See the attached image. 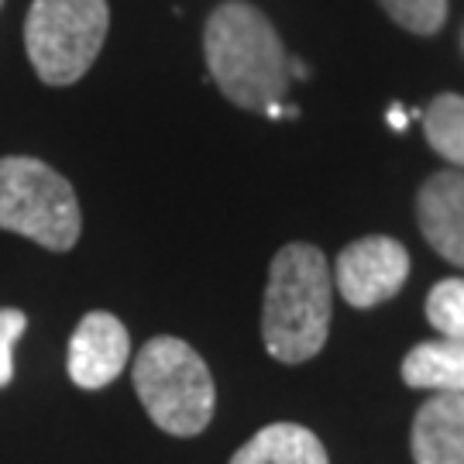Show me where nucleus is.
I'll list each match as a JSON object with an SVG mask.
<instances>
[{"label": "nucleus", "instance_id": "nucleus-7", "mask_svg": "<svg viewBox=\"0 0 464 464\" xmlns=\"http://www.w3.org/2000/svg\"><path fill=\"white\" fill-rule=\"evenodd\" d=\"M128 358H131L128 327L107 310L86 314L69 337V379L86 392L111 385L128 368Z\"/></svg>", "mask_w": 464, "mask_h": 464}, {"label": "nucleus", "instance_id": "nucleus-16", "mask_svg": "<svg viewBox=\"0 0 464 464\" xmlns=\"http://www.w3.org/2000/svg\"><path fill=\"white\" fill-rule=\"evenodd\" d=\"M385 121H389V128H392V131H406L410 114H406V107H402V103H392V107H389V114H385Z\"/></svg>", "mask_w": 464, "mask_h": 464}, {"label": "nucleus", "instance_id": "nucleus-4", "mask_svg": "<svg viewBox=\"0 0 464 464\" xmlns=\"http://www.w3.org/2000/svg\"><path fill=\"white\" fill-rule=\"evenodd\" d=\"M0 231L21 234L49 251H69L83 231L76 189L38 159H0Z\"/></svg>", "mask_w": 464, "mask_h": 464}, {"label": "nucleus", "instance_id": "nucleus-14", "mask_svg": "<svg viewBox=\"0 0 464 464\" xmlns=\"http://www.w3.org/2000/svg\"><path fill=\"white\" fill-rule=\"evenodd\" d=\"M399 28L413 34H437L448 21V0H379Z\"/></svg>", "mask_w": 464, "mask_h": 464}, {"label": "nucleus", "instance_id": "nucleus-8", "mask_svg": "<svg viewBox=\"0 0 464 464\" xmlns=\"http://www.w3.org/2000/svg\"><path fill=\"white\" fill-rule=\"evenodd\" d=\"M416 220L440 258L464 268V172H437L416 193Z\"/></svg>", "mask_w": 464, "mask_h": 464}, {"label": "nucleus", "instance_id": "nucleus-11", "mask_svg": "<svg viewBox=\"0 0 464 464\" xmlns=\"http://www.w3.org/2000/svg\"><path fill=\"white\" fill-rule=\"evenodd\" d=\"M402 382L433 392H464V341H423L402 358Z\"/></svg>", "mask_w": 464, "mask_h": 464}, {"label": "nucleus", "instance_id": "nucleus-10", "mask_svg": "<svg viewBox=\"0 0 464 464\" xmlns=\"http://www.w3.org/2000/svg\"><path fill=\"white\" fill-rule=\"evenodd\" d=\"M231 464H331L320 437L299 423H272L258 430L245 448H237Z\"/></svg>", "mask_w": 464, "mask_h": 464}, {"label": "nucleus", "instance_id": "nucleus-18", "mask_svg": "<svg viewBox=\"0 0 464 464\" xmlns=\"http://www.w3.org/2000/svg\"><path fill=\"white\" fill-rule=\"evenodd\" d=\"M0 7H4V0H0Z\"/></svg>", "mask_w": 464, "mask_h": 464}, {"label": "nucleus", "instance_id": "nucleus-15", "mask_svg": "<svg viewBox=\"0 0 464 464\" xmlns=\"http://www.w3.org/2000/svg\"><path fill=\"white\" fill-rule=\"evenodd\" d=\"M28 327V316L14 306H0V389L14 379V344Z\"/></svg>", "mask_w": 464, "mask_h": 464}, {"label": "nucleus", "instance_id": "nucleus-6", "mask_svg": "<svg viewBox=\"0 0 464 464\" xmlns=\"http://www.w3.org/2000/svg\"><path fill=\"white\" fill-rule=\"evenodd\" d=\"M406 279H410V251L385 234L354 241L334 262V285L358 310H372L392 299L406 285Z\"/></svg>", "mask_w": 464, "mask_h": 464}, {"label": "nucleus", "instance_id": "nucleus-1", "mask_svg": "<svg viewBox=\"0 0 464 464\" xmlns=\"http://www.w3.org/2000/svg\"><path fill=\"white\" fill-rule=\"evenodd\" d=\"M203 55L217 90L245 111L266 114L272 103H282L289 90V55L282 49L279 32L255 4H220L207 17Z\"/></svg>", "mask_w": 464, "mask_h": 464}, {"label": "nucleus", "instance_id": "nucleus-5", "mask_svg": "<svg viewBox=\"0 0 464 464\" xmlns=\"http://www.w3.org/2000/svg\"><path fill=\"white\" fill-rule=\"evenodd\" d=\"M111 28L107 0H34L24 17V49L38 80L72 86L97 63Z\"/></svg>", "mask_w": 464, "mask_h": 464}, {"label": "nucleus", "instance_id": "nucleus-3", "mask_svg": "<svg viewBox=\"0 0 464 464\" xmlns=\"http://www.w3.org/2000/svg\"><path fill=\"white\" fill-rule=\"evenodd\" d=\"M134 392L159 430L172 437H197L214 420L210 368L179 337H151L134 358Z\"/></svg>", "mask_w": 464, "mask_h": 464}, {"label": "nucleus", "instance_id": "nucleus-17", "mask_svg": "<svg viewBox=\"0 0 464 464\" xmlns=\"http://www.w3.org/2000/svg\"><path fill=\"white\" fill-rule=\"evenodd\" d=\"M293 76H299V80H306V76H310V69H306L303 59H289V80H293Z\"/></svg>", "mask_w": 464, "mask_h": 464}, {"label": "nucleus", "instance_id": "nucleus-2", "mask_svg": "<svg viewBox=\"0 0 464 464\" xmlns=\"http://www.w3.org/2000/svg\"><path fill=\"white\" fill-rule=\"evenodd\" d=\"M334 276L314 245H285L272 258L262 306V341L282 365L310 362L331 334Z\"/></svg>", "mask_w": 464, "mask_h": 464}, {"label": "nucleus", "instance_id": "nucleus-9", "mask_svg": "<svg viewBox=\"0 0 464 464\" xmlns=\"http://www.w3.org/2000/svg\"><path fill=\"white\" fill-rule=\"evenodd\" d=\"M416 464H464V392H437L413 420Z\"/></svg>", "mask_w": 464, "mask_h": 464}, {"label": "nucleus", "instance_id": "nucleus-13", "mask_svg": "<svg viewBox=\"0 0 464 464\" xmlns=\"http://www.w3.org/2000/svg\"><path fill=\"white\" fill-rule=\"evenodd\" d=\"M427 320L440 337L464 341V279H440L427 296Z\"/></svg>", "mask_w": 464, "mask_h": 464}, {"label": "nucleus", "instance_id": "nucleus-12", "mask_svg": "<svg viewBox=\"0 0 464 464\" xmlns=\"http://www.w3.org/2000/svg\"><path fill=\"white\" fill-rule=\"evenodd\" d=\"M423 134L440 159L464 169V97L440 93L433 100L423 111Z\"/></svg>", "mask_w": 464, "mask_h": 464}]
</instances>
